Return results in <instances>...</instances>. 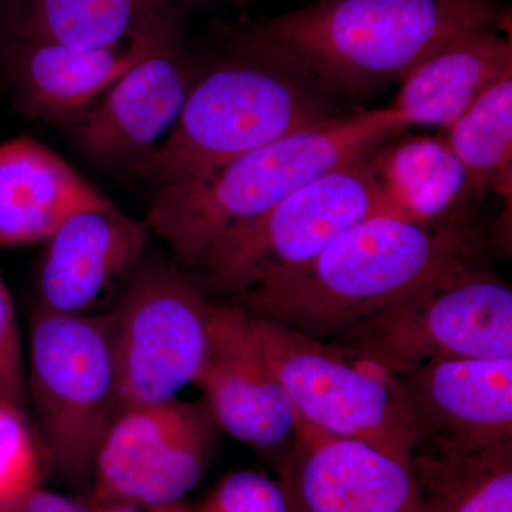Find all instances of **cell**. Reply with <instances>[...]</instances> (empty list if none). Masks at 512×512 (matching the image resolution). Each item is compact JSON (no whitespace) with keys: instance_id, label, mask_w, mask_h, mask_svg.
I'll list each match as a JSON object with an SVG mask.
<instances>
[{"instance_id":"29","label":"cell","mask_w":512,"mask_h":512,"mask_svg":"<svg viewBox=\"0 0 512 512\" xmlns=\"http://www.w3.org/2000/svg\"><path fill=\"white\" fill-rule=\"evenodd\" d=\"M198 2H202V0H198ZM225 2L234 3L237 6H245L249 3V0H225Z\"/></svg>"},{"instance_id":"28","label":"cell","mask_w":512,"mask_h":512,"mask_svg":"<svg viewBox=\"0 0 512 512\" xmlns=\"http://www.w3.org/2000/svg\"><path fill=\"white\" fill-rule=\"evenodd\" d=\"M15 0H0V64L13 35Z\"/></svg>"},{"instance_id":"8","label":"cell","mask_w":512,"mask_h":512,"mask_svg":"<svg viewBox=\"0 0 512 512\" xmlns=\"http://www.w3.org/2000/svg\"><path fill=\"white\" fill-rule=\"evenodd\" d=\"M217 302L173 259L143 262L110 309L120 412L175 400L200 375Z\"/></svg>"},{"instance_id":"10","label":"cell","mask_w":512,"mask_h":512,"mask_svg":"<svg viewBox=\"0 0 512 512\" xmlns=\"http://www.w3.org/2000/svg\"><path fill=\"white\" fill-rule=\"evenodd\" d=\"M200 72L184 45L140 60L67 128L74 148L114 177L143 181Z\"/></svg>"},{"instance_id":"9","label":"cell","mask_w":512,"mask_h":512,"mask_svg":"<svg viewBox=\"0 0 512 512\" xmlns=\"http://www.w3.org/2000/svg\"><path fill=\"white\" fill-rule=\"evenodd\" d=\"M393 375L441 357H512V291L485 265L421 289L332 338Z\"/></svg>"},{"instance_id":"5","label":"cell","mask_w":512,"mask_h":512,"mask_svg":"<svg viewBox=\"0 0 512 512\" xmlns=\"http://www.w3.org/2000/svg\"><path fill=\"white\" fill-rule=\"evenodd\" d=\"M26 387L50 466L69 483H92L101 443L120 414L110 312L33 311Z\"/></svg>"},{"instance_id":"4","label":"cell","mask_w":512,"mask_h":512,"mask_svg":"<svg viewBox=\"0 0 512 512\" xmlns=\"http://www.w3.org/2000/svg\"><path fill=\"white\" fill-rule=\"evenodd\" d=\"M507 22L497 0H316L249 26L335 96H359L403 80L451 40Z\"/></svg>"},{"instance_id":"16","label":"cell","mask_w":512,"mask_h":512,"mask_svg":"<svg viewBox=\"0 0 512 512\" xmlns=\"http://www.w3.org/2000/svg\"><path fill=\"white\" fill-rule=\"evenodd\" d=\"M107 201L35 138L0 144V247L45 242L74 212Z\"/></svg>"},{"instance_id":"6","label":"cell","mask_w":512,"mask_h":512,"mask_svg":"<svg viewBox=\"0 0 512 512\" xmlns=\"http://www.w3.org/2000/svg\"><path fill=\"white\" fill-rule=\"evenodd\" d=\"M249 323L298 416L412 466L421 430L399 377L335 340L311 338L252 315Z\"/></svg>"},{"instance_id":"23","label":"cell","mask_w":512,"mask_h":512,"mask_svg":"<svg viewBox=\"0 0 512 512\" xmlns=\"http://www.w3.org/2000/svg\"><path fill=\"white\" fill-rule=\"evenodd\" d=\"M40 456L28 416L0 404V498L39 485Z\"/></svg>"},{"instance_id":"15","label":"cell","mask_w":512,"mask_h":512,"mask_svg":"<svg viewBox=\"0 0 512 512\" xmlns=\"http://www.w3.org/2000/svg\"><path fill=\"white\" fill-rule=\"evenodd\" d=\"M397 377L421 441L478 450L512 440V357H441Z\"/></svg>"},{"instance_id":"27","label":"cell","mask_w":512,"mask_h":512,"mask_svg":"<svg viewBox=\"0 0 512 512\" xmlns=\"http://www.w3.org/2000/svg\"><path fill=\"white\" fill-rule=\"evenodd\" d=\"M93 512H191L184 501L171 504L111 503L94 505Z\"/></svg>"},{"instance_id":"2","label":"cell","mask_w":512,"mask_h":512,"mask_svg":"<svg viewBox=\"0 0 512 512\" xmlns=\"http://www.w3.org/2000/svg\"><path fill=\"white\" fill-rule=\"evenodd\" d=\"M409 127L387 107L279 138L197 177L154 188L148 228L167 245L175 264L190 271L232 229Z\"/></svg>"},{"instance_id":"19","label":"cell","mask_w":512,"mask_h":512,"mask_svg":"<svg viewBox=\"0 0 512 512\" xmlns=\"http://www.w3.org/2000/svg\"><path fill=\"white\" fill-rule=\"evenodd\" d=\"M377 180L394 217L441 222L467 217L473 184L443 136L394 137L373 151Z\"/></svg>"},{"instance_id":"11","label":"cell","mask_w":512,"mask_h":512,"mask_svg":"<svg viewBox=\"0 0 512 512\" xmlns=\"http://www.w3.org/2000/svg\"><path fill=\"white\" fill-rule=\"evenodd\" d=\"M150 228L109 200L70 215L45 241L33 311L93 315L114 308L146 256Z\"/></svg>"},{"instance_id":"3","label":"cell","mask_w":512,"mask_h":512,"mask_svg":"<svg viewBox=\"0 0 512 512\" xmlns=\"http://www.w3.org/2000/svg\"><path fill=\"white\" fill-rule=\"evenodd\" d=\"M336 96L291 56L234 30L224 55L192 86L180 120L144 180L154 188L197 177L232 158L338 119Z\"/></svg>"},{"instance_id":"25","label":"cell","mask_w":512,"mask_h":512,"mask_svg":"<svg viewBox=\"0 0 512 512\" xmlns=\"http://www.w3.org/2000/svg\"><path fill=\"white\" fill-rule=\"evenodd\" d=\"M0 404L29 417L26 359L15 303L0 279Z\"/></svg>"},{"instance_id":"14","label":"cell","mask_w":512,"mask_h":512,"mask_svg":"<svg viewBox=\"0 0 512 512\" xmlns=\"http://www.w3.org/2000/svg\"><path fill=\"white\" fill-rule=\"evenodd\" d=\"M183 45L184 37H151L86 49L12 35L0 83L20 116L67 130L134 64Z\"/></svg>"},{"instance_id":"12","label":"cell","mask_w":512,"mask_h":512,"mask_svg":"<svg viewBox=\"0 0 512 512\" xmlns=\"http://www.w3.org/2000/svg\"><path fill=\"white\" fill-rule=\"evenodd\" d=\"M278 476L291 512H421L412 468L298 414Z\"/></svg>"},{"instance_id":"20","label":"cell","mask_w":512,"mask_h":512,"mask_svg":"<svg viewBox=\"0 0 512 512\" xmlns=\"http://www.w3.org/2000/svg\"><path fill=\"white\" fill-rule=\"evenodd\" d=\"M410 468L421 512H512V440L478 450L421 441Z\"/></svg>"},{"instance_id":"22","label":"cell","mask_w":512,"mask_h":512,"mask_svg":"<svg viewBox=\"0 0 512 512\" xmlns=\"http://www.w3.org/2000/svg\"><path fill=\"white\" fill-rule=\"evenodd\" d=\"M444 131L477 195L510 197L512 188V72L487 90Z\"/></svg>"},{"instance_id":"21","label":"cell","mask_w":512,"mask_h":512,"mask_svg":"<svg viewBox=\"0 0 512 512\" xmlns=\"http://www.w3.org/2000/svg\"><path fill=\"white\" fill-rule=\"evenodd\" d=\"M194 404L175 399L120 412L97 453L92 504L131 503L141 480Z\"/></svg>"},{"instance_id":"13","label":"cell","mask_w":512,"mask_h":512,"mask_svg":"<svg viewBox=\"0 0 512 512\" xmlns=\"http://www.w3.org/2000/svg\"><path fill=\"white\" fill-rule=\"evenodd\" d=\"M194 386L221 431L262 454L281 458L291 446L296 410L266 362L248 312L217 303L210 345Z\"/></svg>"},{"instance_id":"24","label":"cell","mask_w":512,"mask_h":512,"mask_svg":"<svg viewBox=\"0 0 512 512\" xmlns=\"http://www.w3.org/2000/svg\"><path fill=\"white\" fill-rule=\"evenodd\" d=\"M191 512H291L278 480L237 471L221 481Z\"/></svg>"},{"instance_id":"7","label":"cell","mask_w":512,"mask_h":512,"mask_svg":"<svg viewBox=\"0 0 512 512\" xmlns=\"http://www.w3.org/2000/svg\"><path fill=\"white\" fill-rule=\"evenodd\" d=\"M373 151L232 229L188 272L210 295L229 301L271 276L312 261L359 222L393 215L377 180Z\"/></svg>"},{"instance_id":"18","label":"cell","mask_w":512,"mask_h":512,"mask_svg":"<svg viewBox=\"0 0 512 512\" xmlns=\"http://www.w3.org/2000/svg\"><path fill=\"white\" fill-rule=\"evenodd\" d=\"M191 0H15L13 36L86 47L184 37Z\"/></svg>"},{"instance_id":"1","label":"cell","mask_w":512,"mask_h":512,"mask_svg":"<svg viewBox=\"0 0 512 512\" xmlns=\"http://www.w3.org/2000/svg\"><path fill=\"white\" fill-rule=\"evenodd\" d=\"M481 265L484 241L468 217L421 222L376 215L312 261L227 302L311 338L332 339L392 303Z\"/></svg>"},{"instance_id":"17","label":"cell","mask_w":512,"mask_h":512,"mask_svg":"<svg viewBox=\"0 0 512 512\" xmlns=\"http://www.w3.org/2000/svg\"><path fill=\"white\" fill-rule=\"evenodd\" d=\"M512 72L507 29H487L451 40L407 74L392 109L413 126L446 130L487 90Z\"/></svg>"},{"instance_id":"26","label":"cell","mask_w":512,"mask_h":512,"mask_svg":"<svg viewBox=\"0 0 512 512\" xmlns=\"http://www.w3.org/2000/svg\"><path fill=\"white\" fill-rule=\"evenodd\" d=\"M0 512H93V504L35 485L0 498Z\"/></svg>"}]
</instances>
